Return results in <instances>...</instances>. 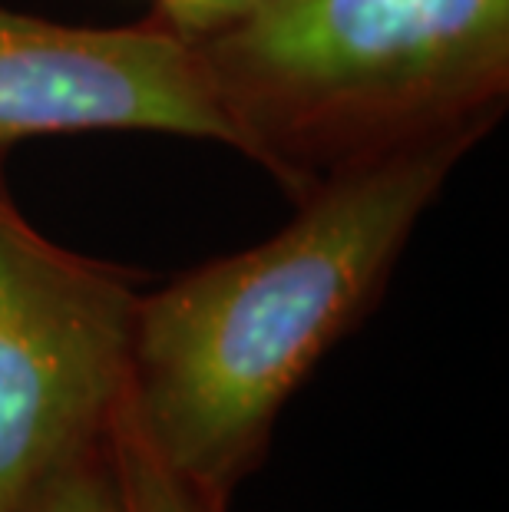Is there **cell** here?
<instances>
[{
	"instance_id": "obj_5",
	"label": "cell",
	"mask_w": 509,
	"mask_h": 512,
	"mask_svg": "<svg viewBox=\"0 0 509 512\" xmlns=\"http://www.w3.org/2000/svg\"><path fill=\"white\" fill-rule=\"evenodd\" d=\"M119 512H225V499L196 486L162 460L129 413L126 394L106 430Z\"/></svg>"
},
{
	"instance_id": "obj_6",
	"label": "cell",
	"mask_w": 509,
	"mask_h": 512,
	"mask_svg": "<svg viewBox=\"0 0 509 512\" xmlns=\"http://www.w3.org/2000/svg\"><path fill=\"white\" fill-rule=\"evenodd\" d=\"M17 512H119L106 437L43 479Z\"/></svg>"
},
{
	"instance_id": "obj_1",
	"label": "cell",
	"mask_w": 509,
	"mask_h": 512,
	"mask_svg": "<svg viewBox=\"0 0 509 512\" xmlns=\"http://www.w3.org/2000/svg\"><path fill=\"white\" fill-rule=\"evenodd\" d=\"M480 139L443 136L331 172L272 238L139 294L126 403L172 470L229 499Z\"/></svg>"
},
{
	"instance_id": "obj_2",
	"label": "cell",
	"mask_w": 509,
	"mask_h": 512,
	"mask_svg": "<svg viewBox=\"0 0 509 512\" xmlns=\"http://www.w3.org/2000/svg\"><path fill=\"white\" fill-rule=\"evenodd\" d=\"M291 199L338 169L480 133L509 93V0H258L186 40Z\"/></svg>"
},
{
	"instance_id": "obj_3",
	"label": "cell",
	"mask_w": 509,
	"mask_h": 512,
	"mask_svg": "<svg viewBox=\"0 0 509 512\" xmlns=\"http://www.w3.org/2000/svg\"><path fill=\"white\" fill-rule=\"evenodd\" d=\"M136 308L119 271L43 235L0 179V512L106 437Z\"/></svg>"
},
{
	"instance_id": "obj_4",
	"label": "cell",
	"mask_w": 509,
	"mask_h": 512,
	"mask_svg": "<svg viewBox=\"0 0 509 512\" xmlns=\"http://www.w3.org/2000/svg\"><path fill=\"white\" fill-rule=\"evenodd\" d=\"M238 136L196 53L156 24L83 27L0 7V152L34 136Z\"/></svg>"
},
{
	"instance_id": "obj_7",
	"label": "cell",
	"mask_w": 509,
	"mask_h": 512,
	"mask_svg": "<svg viewBox=\"0 0 509 512\" xmlns=\"http://www.w3.org/2000/svg\"><path fill=\"white\" fill-rule=\"evenodd\" d=\"M255 4L258 0H156V10H153V17H149V24L189 40L225 24V20L245 14V10Z\"/></svg>"
}]
</instances>
